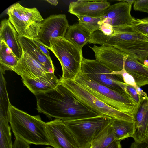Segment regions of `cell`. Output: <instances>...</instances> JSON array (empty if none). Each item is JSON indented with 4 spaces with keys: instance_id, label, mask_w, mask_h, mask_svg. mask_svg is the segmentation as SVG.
<instances>
[{
    "instance_id": "cell-24",
    "label": "cell",
    "mask_w": 148,
    "mask_h": 148,
    "mask_svg": "<svg viewBox=\"0 0 148 148\" xmlns=\"http://www.w3.org/2000/svg\"><path fill=\"white\" fill-rule=\"evenodd\" d=\"M0 71V116L9 117V111L11 104L9 99L6 88V82Z\"/></svg>"
},
{
    "instance_id": "cell-5",
    "label": "cell",
    "mask_w": 148,
    "mask_h": 148,
    "mask_svg": "<svg viewBox=\"0 0 148 148\" xmlns=\"http://www.w3.org/2000/svg\"><path fill=\"white\" fill-rule=\"evenodd\" d=\"M107 115L64 121L79 148H89L93 141L112 122Z\"/></svg>"
},
{
    "instance_id": "cell-22",
    "label": "cell",
    "mask_w": 148,
    "mask_h": 148,
    "mask_svg": "<svg viewBox=\"0 0 148 148\" xmlns=\"http://www.w3.org/2000/svg\"><path fill=\"white\" fill-rule=\"evenodd\" d=\"M18 59L3 41L0 40V71L4 74L7 70H12L17 65Z\"/></svg>"
},
{
    "instance_id": "cell-14",
    "label": "cell",
    "mask_w": 148,
    "mask_h": 148,
    "mask_svg": "<svg viewBox=\"0 0 148 148\" xmlns=\"http://www.w3.org/2000/svg\"><path fill=\"white\" fill-rule=\"evenodd\" d=\"M135 132L132 137L133 143H139L144 139L148 125V96H142L134 116Z\"/></svg>"
},
{
    "instance_id": "cell-37",
    "label": "cell",
    "mask_w": 148,
    "mask_h": 148,
    "mask_svg": "<svg viewBox=\"0 0 148 148\" xmlns=\"http://www.w3.org/2000/svg\"><path fill=\"white\" fill-rule=\"evenodd\" d=\"M141 21L143 22H148V17L146 18L143 19H141Z\"/></svg>"
},
{
    "instance_id": "cell-34",
    "label": "cell",
    "mask_w": 148,
    "mask_h": 148,
    "mask_svg": "<svg viewBox=\"0 0 148 148\" xmlns=\"http://www.w3.org/2000/svg\"><path fill=\"white\" fill-rule=\"evenodd\" d=\"M130 148H148V125L144 140L141 142L139 143L133 142L131 144Z\"/></svg>"
},
{
    "instance_id": "cell-1",
    "label": "cell",
    "mask_w": 148,
    "mask_h": 148,
    "mask_svg": "<svg viewBox=\"0 0 148 148\" xmlns=\"http://www.w3.org/2000/svg\"><path fill=\"white\" fill-rule=\"evenodd\" d=\"M35 95L38 112L49 118L66 121L101 115L80 101L60 83L51 90Z\"/></svg>"
},
{
    "instance_id": "cell-23",
    "label": "cell",
    "mask_w": 148,
    "mask_h": 148,
    "mask_svg": "<svg viewBox=\"0 0 148 148\" xmlns=\"http://www.w3.org/2000/svg\"><path fill=\"white\" fill-rule=\"evenodd\" d=\"M9 117L0 116V148H13Z\"/></svg>"
},
{
    "instance_id": "cell-36",
    "label": "cell",
    "mask_w": 148,
    "mask_h": 148,
    "mask_svg": "<svg viewBox=\"0 0 148 148\" xmlns=\"http://www.w3.org/2000/svg\"><path fill=\"white\" fill-rule=\"evenodd\" d=\"M46 1L51 5L54 6L57 5L58 4V1L56 0H47Z\"/></svg>"
},
{
    "instance_id": "cell-39",
    "label": "cell",
    "mask_w": 148,
    "mask_h": 148,
    "mask_svg": "<svg viewBox=\"0 0 148 148\" xmlns=\"http://www.w3.org/2000/svg\"><path fill=\"white\" fill-rule=\"evenodd\" d=\"M146 60H148V57L147 58Z\"/></svg>"
},
{
    "instance_id": "cell-13",
    "label": "cell",
    "mask_w": 148,
    "mask_h": 148,
    "mask_svg": "<svg viewBox=\"0 0 148 148\" xmlns=\"http://www.w3.org/2000/svg\"><path fill=\"white\" fill-rule=\"evenodd\" d=\"M12 70L22 78H34L49 72L45 67L28 53L23 51L16 66Z\"/></svg>"
},
{
    "instance_id": "cell-8",
    "label": "cell",
    "mask_w": 148,
    "mask_h": 148,
    "mask_svg": "<svg viewBox=\"0 0 148 148\" xmlns=\"http://www.w3.org/2000/svg\"><path fill=\"white\" fill-rule=\"evenodd\" d=\"M112 71L96 59H86L83 57L80 72L89 79L125 95L127 84L121 75L113 74Z\"/></svg>"
},
{
    "instance_id": "cell-10",
    "label": "cell",
    "mask_w": 148,
    "mask_h": 148,
    "mask_svg": "<svg viewBox=\"0 0 148 148\" xmlns=\"http://www.w3.org/2000/svg\"><path fill=\"white\" fill-rule=\"evenodd\" d=\"M66 16L64 14L50 16L42 21L38 38L48 49L51 38H64L69 26Z\"/></svg>"
},
{
    "instance_id": "cell-26",
    "label": "cell",
    "mask_w": 148,
    "mask_h": 148,
    "mask_svg": "<svg viewBox=\"0 0 148 148\" xmlns=\"http://www.w3.org/2000/svg\"><path fill=\"white\" fill-rule=\"evenodd\" d=\"M111 123L103 130V137L99 148H106L111 143L116 140Z\"/></svg>"
},
{
    "instance_id": "cell-4",
    "label": "cell",
    "mask_w": 148,
    "mask_h": 148,
    "mask_svg": "<svg viewBox=\"0 0 148 148\" xmlns=\"http://www.w3.org/2000/svg\"><path fill=\"white\" fill-rule=\"evenodd\" d=\"M6 13L19 36L32 39L38 38L44 19L37 8H25L16 3Z\"/></svg>"
},
{
    "instance_id": "cell-40",
    "label": "cell",
    "mask_w": 148,
    "mask_h": 148,
    "mask_svg": "<svg viewBox=\"0 0 148 148\" xmlns=\"http://www.w3.org/2000/svg\"></svg>"
},
{
    "instance_id": "cell-38",
    "label": "cell",
    "mask_w": 148,
    "mask_h": 148,
    "mask_svg": "<svg viewBox=\"0 0 148 148\" xmlns=\"http://www.w3.org/2000/svg\"><path fill=\"white\" fill-rule=\"evenodd\" d=\"M53 148L51 147H46L45 148Z\"/></svg>"
},
{
    "instance_id": "cell-25",
    "label": "cell",
    "mask_w": 148,
    "mask_h": 148,
    "mask_svg": "<svg viewBox=\"0 0 148 148\" xmlns=\"http://www.w3.org/2000/svg\"><path fill=\"white\" fill-rule=\"evenodd\" d=\"M78 23L86 31L91 34L95 31L100 30L101 18L77 16Z\"/></svg>"
},
{
    "instance_id": "cell-12",
    "label": "cell",
    "mask_w": 148,
    "mask_h": 148,
    "mask_svg": "<svg viewBox=\"0 0 148 148\" xmlns=\"http://www.w3.org/2000/svg\"><path fill=\"white\" fill-rule=\"evenodd\" d=\"M110 4L107 0H78L70 3L68 12L76 16L100 18Z\"/></svg>"
},
{
    "instance_id": "cell-18",
    "label": "cell",
    "mask_w": 148,
    "mask_h": 148,
    "mask_svg": "<svg viewBox=\"0 0 148 148\" xmlns=\"http://www.w3.org/2000/svg\"><path fill=\"white\" fill-rule=\"evenodd\" d=\"M18 40L22 50L30 55L41 64L49 73H54V68L52 61H50L32 39L18 36Z\"/></svg>"
},
{
    "instance_id": "cell-15",
    "label": "cell",
    "mask_w": 148,
    "mask_h": 148,
    "mask_svg": "<svg viewBox=\"0 0 148 148\" xmlns=\"http://www.w3.org/2000/svg\"><path fill=\"white\" fill-rule=\"evenodd\" d=\"M22 80L24 85L34 95L51 90L60 84L54 73L47 72L39 77Z\"/></svg>"
},
{
    "instance_id": "cell-19",
    "label": "cell",
    "mask_w": 148,
    "mask_h": 148,
    "mask_svg": "<svg viewBox=\"0 0 148 148\" xmlns=\"http://www.w3.org/2000/svg\"><path fill=\"white\" fill-rule=\"evenodd\" d=\"M114 47L134 56L143 64L148 57V41H121L116 43Z\"/></svg>"
},
{
    "instance_id": "cell-6",
    "label": "cell",
    "mask_w": 148,
    "mask_h": 148,
    "mask_svg": "<svg viewBox=\"0 0 148 148\" xmlns=\"http://www.w3.org/2000/svg\"><path fill=\"white\" fill-rule=\"evenodd\" d=\"M49 42V49L58 59L62 66V74L61 78L74 79L81 71L82 52L65 37L51 38Z\"/></svg>"
},
{
    "instance_id": "cell-11",
    "label": "cell",
    "mask_w": 148,
    "mask_h": 148,
    "mask_svg": "<svg viewBox=\"0 0 148 148\" xmlns=\"http://www.w3.org/2000/svg\"><path fill=\"white\" fill-rule=\"evenodd\" d=\"M46 124L47 134L53 148H79L63 121L56 119Z\"/></svg>"
},
{
    "instance_id": "cell-20",
    "label": "cell",
    "mask_w": 148,
    "mask_h": 148,
    "mask_svg": "<svg viewBox=\"0 0 148 148\" xmlns=\"http://www.w3.org/2000/svg\"><path fill=\"white\" fill-rule=\"evenodd\" d=\"M65 38L74 45L79 51L91 38V34L84 29L78 23L69 25Z\"/></svg>"
},
{
    "instance_id": "cell-17",
    "label": "cell",
    "mask_w": 148,
    "mask_h": 148,
    "mask_svg": "<svg viewBox=\"0 0 148 148\" xmlns=\"http://www.w3.org/2000/svg\"><path fill=\"white\" fill-rule=\"evenodd\" d=\"M114 33L107 37L106 46H114L119 42L130 41H148V35L135 26H127L114 30Z\"/></svg>"
},
{
    "instance_id": "cell-28",
    "label": "cell",
    "mask_w": 148,
    "mask_h": 148,
    "mask_svg": "<svg viewBox=\"0 0 148 148\" xmlns=\"http://www.w3.org/2000/svg\"><path fill=\"white\" fill-rule=\"evenodd\" d=\"M133 8L135 10L148 13V0H135Z\"/></svg>"
},
{
    "instance_id": "cell-27",
    "label": "cell",
    "mask_w": 148,
    "mask_h": 148,
    "mask_svg": "<svg viewBox=\"0 0 148 148\" xmlns=\"http://www.w3.org/2000/svg\"><path fill=\"white\" fill-rule=\"evenodd\" d=\"M112 73L113 74L121 75L124 82L126 84L133 86L136 89L138 87L132 76L126 72L124 69H123L119 72H114L113 71Z\"/></svg>"
},
{
    "instance_id": "cell-16",
    "label": "cell",
    "mask_w": 148,
    "mask_h": 148,
    "mask_svg": "<svg viewBox=\"0 0 148 148\" xmlns=\"http://www.w3.org/2000/svg\"><path fill=\"white\" fill-rule=\"evenodd\" d=\"M18 34L8 19H5L1 22L0 40L5 42L19 60L23 54V50L18 40Z\"/></svg>"
},
{
    "instance_id": "cell-3",
    "label": "cell",
    "mask_w": 148,
    "mask_h": 148,
    "mask_svg": "<svg viewBox=\"0 0 148 148\" xmlns=\"http://www.w3.org/2000/svg\"><path fill=\"white\" fill-rule=\"evenodd\" d=\"M103 102L134 117L137 104L129 95H125L95 82L80 72L73 79Z\"/></svg>"
},
{
    "instance_id": "cell-32",
    "label": "cell",
    "mask_w": 148,
    "mask_h": 148,
    "mask_svg": "<svg viewBox=\"0 0 148 148\" xmlns=\"http://www.w3.org/2000/svg\"><path fill=\"white\" fill-rule=\"evenodd\" d=\"M134 26L140 31L148 35V22H143L141 19H136Z\"/></svg>"
},
{
    "instance_id": "cell-9",
    "label": "cell",
    "mask_w": 148,
    "mask_h": 148,
    "mask_svg": "<svg viewBox=\"0 0 148 148\" xmlns=\"http://www.w3.org/2000/svg\"><path fill=\"white\" fill-rule=\"evenodd\" d=\"M135 0H122L110 5L101 17V23L112 25L114 30L127 26H134L136 19L131 14L132 6Z\"/></svg>"
},
{
    "instance_id": "cell-21",
    "label": "cell",
    "mask_w": 148,
    "mask_h": 148,
    "mask_svg": "<svg viewBox=\"0 0 148 148\" xmlns=\"http://www.w3.org/2000/svg\"><path fill=\"white\" fill-rule=\"evenodd\" d=\"M111 125L116 140L132 137L134 133V122L113 119Z\"/></svg>"
},
{
    "instance_id": "cell-7",
    "label": "cell",
    "mask_w": 148,
    "mask_h": 148,
    "mask_svg": "<svg viewBox=\"0 0 148 148\" xmlns=\"http://www.w3.org/2000/svg\"><path fill=\"white\" fill-rule=\"evenodd\" d=\"M60 83L69 90L80 101L101 115L113 119L134 122V117L114 109L97 98L74 80L59 79Z\"/></svg>"
},
{
    "instance_id": "cell-33",
    "label": "cell",
    "mask_w": 148,
    "mask_h": 148,
    "mask_svg": "<svg viewBox=\"0 0 148 148\" xmlns=\"http://www.w3.org/2000/svg\"><path fill=\"white\" fill-rule=\"evenodd\" d=\"M15 137L13 148H30V144L17 137Z\"/></svg>"
},
{
    "instance_id": "cell-31",
    "label": "cell",
    "mask_w": 148,
    "mask_h": 148,
    "mask_svg": "<svg viewBox=\"0 0 148 148\" xmlns=\"http://www.w3.org/2000/svg\"><path fill=\"white\" fill-rule=\"evenodd\" d=\"M32 40L34 42L47 57L50 61H52L50 56V53L48 50V49L40 42L38 38Z\"/></svg>"
},
{
    "instance_id": "cell-2",
    "label": "cell",
    "mask_w": 148,
    "mask_h": 148,
    "mask_svg": "<svg viewBox=\"0 0 148 148\" xmlns=\"http://www.w3.org/2000/svg\"><path fill=\"white\" fill-rule=\"evenodd\" d=\"M9 121L12 132L30 144L52 146L47 134L46 122L40 115L32 116L11 104Z\"/></svg>"
},
{
    "instance_id": "cell-30",
    "label": "cell",
    "mask_w": 148,
    "mask_h": 148,
    "mask_svg": "<svg viewBox=\"0 0 148 148\" xmlns=\"http://www.w3.org/2000/svg\"><path fill=\"white\" fill-rule=\"evenodd\" d=\"M100 30L105 35L111 36L114 33L113 27L109 24L103 23L101 24Z\"/></svg>"
},
{
    "instance_id": "cell-35",
    "label": "cell",
    "mask_w": 148,
    "mask_h": 148,
    "mask_svg": "<svg viewBox=\"0 0 148 148\" xmlns=\"http://www.w3.org/2000/svg\"><path fill=\"white\" fill-rule=\"evenodd\" d=\"M121 141L118 140H114L106 148H122Z\"/></svg>"
},
{
    "instance_id": "cell-29",
    "label": "cell",
    "mask_w": 148,
    "mask_h": 148,
    "mask_svg": "<svg viewBox=\"0 0 148 148\" xmlns=\"http://www.w3.org/2000/svg\"><path fill=\"white\" fill-rule=\"evenodd\" d=\"M127 90L128 94L134 102L138 104L141 101L142 96L138 93L136 89L133 86L127 84Z\"/></svg>"
}]
</instances>
